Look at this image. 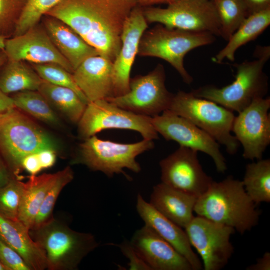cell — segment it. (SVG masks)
Returning a JSON list of instances; mask_svg holds the SVG:
<instances>
[{
  "label": "cell",
  "mask_w": 270,
  "mask_h": 270,
  "mask_svg": "<svg viewBox=\"0 0 270 270\" xmlns=\"http://www.w3.org/2000/svg\"><path fill=\"white\" fill-rule=\"evenodd\" d=\"M152 123L158 133L166 140L174 141L180 146L204 153L213 160L218 172L224 173L226 170V160L220 144L188 120L166 110L152 117Z\"/></svg>",
  "instance_id": "cell-13"
},
{
  "label": "cell",
  "mask_w": 270,
  "mask_h": 270,
  "mask_svg": "<svg viewBox=\"0 0 270 270\" xmlns=\"http://www.w3.org/2000/svg\"><path fill=\"white\" fill-rule=\"evenodd\" d=\"M268 60L257 58L235 64L236 74L231 84L222 88L206 86L192 90L196 96L212 101L240 112L255 100L264 98L268 91V78L264 72Z\"/></svg>",
  "instance_id": "cell-6"
},
{
  "label": "cell",
  "mask_w": 270,
  "mask_h": 270,
  "mask_svg": "<svg viewBox=\"0 0 270 270\" xmlns=\"http://www.w3.org/2000/svg\"><path fill=\"white\" fill-rule=\"evenodd\" d=\"M79 136L84 140L106 129L132 130L144 139H158L152 117L134 114L106 100L89 102L78 122Z\"/></svg>",
  "instance_id": "cell-10"
},
{
  "label": "cell",
  "mask_w": 270,
  "mask_h": 270,
  "mask_svg": "<svg viewBox=\"0 0 270 270\" xmlns=\"http://www.w3.org/2000/svg\"><path fill=\"white\" fill-rule=\"evenodd\" d=\"M0 270H7L6 268L0 262Z\"/></svg>",
  "instance_id": "cell-48"
},
{
  "label": "cell",
  "mask_w": 270,
  "mask_h": 270,
  "mask_svg": "<svg viewBox=\"0 0 270 270\" xmlns=\"http://www.w3.org/2000/svg\"><path fill=\"white\" fill-rule=\"evenodd\" d=\"M244 190L258 206L270 202V160L248 164L242 180Z\"/></svg>",
  "instance_id": "cell-28"
},
{
  "label": "cell",
  "mask_w": 270,
  "mask_h": 270,
  "mask_svg": "<svg viewBox=\"0 0 270 270\" xmlns=\"http://www.w3.org/2000/svg\"><path fill=\"white\" fill-rule=\"evenodd\" d=\"M198 152L180 146L160 162L162 183L198 198L214 182L204 170Z\"/></svg>",
  "instance_id": "cell-15"
},
{
  "label": "cell",
  "mask_w": 270,
  "mask_h": 270,
  "mask_svg": "<svg viewBox=\"0 0 270 270\" xmlns=\"http://www.w3.org/2000/svg\"><path fill=\"white\" fill-rule=\"evenodd\" d=\"M59 147L52 136L16 108L0 114V154L14 178L21 180L25 157L46 149L57 152Z\"/></svg>",
  "instance_id": "cell-3"
},
{
  "label": "cell",
  "mask_w": 270,
  "mask_h": 270,
  "mask_svg": "<svg viewBox=\"0 0 270 270\" xmlns=\"http://www.w3.org/2000/svg\"><path fill=\"white\" fill-rule=\"evenodd\" d=\"M257 206L246 192L242 181L230 176L212 183L198 198L194 212L244 234L258 224L260 212Z\"/></svg>",
  "instance_id": "cell-2"
},
{
  "label": "cell",
  "mask_w": 270,
  "mask_h": 270,
  "mask_svg": "<svg viewBox=\"0 0 270 270\" xmlns=\"http://www.w3.org/2000/svg\"><path fill=\"white\" fill-rule=\"evenodd\" d=\"M30 234L44 250L50 270H76L99 246L92 234L74 231L55 220Z\"/></svg>",
  "instance_id": "cell-5"
},
{
  "label": "cell",
  "mask_w": 270,
  "mask_h": 270,
  "mask_svg": "<svg viewBox=\"0 0 270 270\" xmlns=\"http://www.w3.org/2000/svg\"><path fill=\"white\" fill-rule=\"evenodd\" d=\"M42 80L24 62L8 60L0 70V89L5 94L38 91Z\"/></svg>",
  "instance_id": "cell-27"
},
{
  "label": "cell",
  "mask_w": 270,
  "mask_h": 270,
  "mask_svg": "<svg viewBox=\"0 0 270 270\" xmlns=\"http://www.w3.org/2000/svg\"><path fill=\"white\" fill-rule=\"evenodd\" d=\"M216 36L208 32H194L170 28L159 24L145 32L138 46V55L157 58L168 62L190 84L193 78L184 67L186 56L195 48L210 45Z\"/></svg>",
  "instance_id": "cell-4"
},
{
  "label": "cell",
  "mask_w": 270,
  "mask_h": 270,
  "mask_svg": "<svg viewBox=\"0 0 270 270\" xmlns=\"http://www.w3.org/2000/svg\"><path fill=\"white\" fill-rule=\"evenodd\" d=\"M22 190L23 182L15 178L0 188V216L10 220H18Z\"/></svg>",
  "instance_id": "cell-34"
},
{
  "label": "cell",
  "mask_w": 270,
  "mask_h": 270,
  "mask_svg": "<svg viewBox=\"0 0 270 270\" xmlns=\"http://www.w3.org/2000/svg\"><path fill=\"white\" fill-rule=\"evenodd\" d=\"M214 2L220 18L221 37L228 41L249 16L244 0H215Z\"/></svg>",
  "instance_id": "cell-30"
},
{
  "label": "cell",
  "mask_w": 270,
  "mask_h": 270,
  "mask_svg": "<svg viewBox=\"0 0 270 270\" xmlns=\"http://www.w3.org/2000/svg\"><path fill=\"white\" fill-rule=\"evenodd\" d=\"M8 61V58L4 50L0 49V70Z\"/></svg>",
  "instance_id": "cell-46"
},
{
  "label": "cell",
  "mask_w": 270,
  "mask_h": 270,
  "mask_svg": "<svg viewBox=\"0 0 270 270\" xmlns=\"http://www.w3.org/2000/svg\"><path fill=\"white\" fill-rule=\"evenodd\" d=\"M0 262L7 270H32L20 254L0 238Z\"/></svg>",
  "instance_id": "cell-36"
},
{
  "label": "cell",
  "mask_w": 270,
  "mask_h": 270,
  "mask_svg": "<svg viewBox=\"0 0 270 270\" xmlns=\"http://www.w3.org/2000/svg\"><path fill=\"white\" fill-rule=\"evenodd\" d=\"M247 270H270V253L266 252L264 256L257 260L255 264L246 268Z\"/></svg>",
  "instance_id": "cell-42"
},
{
  "label": "cell",
  "mask_w": 270,
  "mask_h": 270,
  "mask_svg": "<svg viewBox=\"0 0 270 270\" xmlns=\"http://www.w3.org/2000/svg\"><path fill=\"white\" fill-rule=\"evenodd\" d=\"M22 166L31 176L36 175L42 170L38 153L25 157L22 161Z\"/></svg>",
  "instance_id": "cell-38"
},
{
  "label": "cell",
  "mask_w": 270,
  "mask_h": 270,
  "mask_svg": "<svg viewBox=\"0 0 270 270\" xmlns=\"http://www.w3.org/2000/svg\"><path fill=\"white\" fill-rule=\"evenodd\" d=\"M74 178V173L70 166L57 172L56 180L44 199L30 230H37L54 220L53 212L56 200L64 188Z\"/></svg>",
  "instance_id": "cell-31"
},
{
  "label": "cell",
  "mask_w": 270,
  "mask_h": 270,
  "mask_svg": "<svg viewBox=\"0 0 270 270\" xmlns=\"http://www.w3.org/2000/svg\"><path fill=\"white\" fill-rule=\"evenodd\" d=\"M138 5L142 6H150L157 4H170L178 0H136Z\"/></svg>",
  "instance_id": "cell-44"
},
{
  "label": "cell",
  "mask_w": 270,
  "mask_h": 270,
  "mask_svg": "<svg viewBox=\"0 0 270 270\" xmlns=\"http://www.w3.org/2000/svg\"><path fill=\"white\" fill-rule=\"evenodd\" d=\"M189 242L200 256L204 270H220L228 264L234 252L230 242L236 230L200 216L185 228Z\"/></svg>",
  "instance_id": "cell-12"
},
{
  "label": "cell",
  "mask_w": 270,
  "mask_h": 270,
  "mask_svg": "<svg viewBox=\"0 0 270 270\" xmlns=\"http://www.w3.org/2000/svg\"><path fill=\"white\" fill-rule=\"evenodd\" d=\"M130 242L152 270H193L184 256L146 224Z\"/></svg>",
  "instance_id": "cell-18"
},
{
  "label": "cell",
  "mask_w": 270,
  "mask_h": 270,
  "mask_svg": "<svg viewBox=\"0 0 270 270\" xmlns=\"http://www.w3.org/2000/svg\"><path fill=\"white\" fill-rule=\"evenodd\" d=\"M38 91L52 108L54 107L71 122L78 124L88 104L74 91L44 80Z\"/></svg>",
  "instance_id": "cell-26"
},
{
  "label": "cell",
  "mask_w": 270,
  "mask_h": 270,
  "mask_svg": "<svg viewBox=\"0 0 270 270\" xmlns=\"http://www.w3.org/2000/svg\"><path fill=\"white\" fill-rule=\"evenodd\" d=\"M72 74L89 102L114 96V66L110 60L100 55L90 57Z\"/></svg>",
  "instance_id": "cell-19"
},
{
  "label": "cell",
  "mask_w": 270,
  "mask_h": 270,
  "mask_svg": "<svg viewBox=\"0 0 270 270\" xmlns=\"http://www.w3.org/2000/svg\"><path fill=\"white\" fill-rule=\"evenodd\" d=\"M12 98L15 107L33 118L52 126H58L60 120L53 108L38 91L16 92Z\"/></svg>",
  "instance_id": "cell-29"
},
{
  "label": "cell",
  "mask_w": 270,
  "mask_h": 270,
  "mask_svg": "<svg viewBox=\"0 0 270 270\" xmlns=\"http://www.w3.org/2000/svg\"><path fill=\"white\" fill-rule=\"evenodd\" d=\"M30 230L20 220L0 215V238L20 254L32 270L48 269L46 252L32 238Z\"/></svg>",
  "instance_id": "cell-22"
},
{
  "label": "cell",
  "mask_w": 270,
  "mask_h": 270,
  "mask_svg": "<svg viewBox=\"0 0 270 270\" xmlns=\"http://www.w3.org/2000/svg\"><path fill=\"white\" fill-rule=\"evenodd\" d=\"M254 54L256 58H264L268 60L270 57V46H258Z\"/></svg>",
  "instance_id": "cell-45"
},
{
  "label": "cell",
  "mask_w": 270,
  "mask_h": 270,
  "mask_svg": "<svg viewBox=\"0 0 270 270\" xmlns=\"http://www.w3.org/2000/svg\"><path fill=\"white\" fill-rule=\"evenodd\" d=\"M148 23L174 29L208 32L221 37L220 18L214 2L209 0H178L166 8H143Z\"/></svg>",
  "instance_id": "cell-9"
},
{
  "label": "cell",
  "mask_w": 270,
  "mask_h": 270,
  "mask_svg": "<svg viewBox=\"0 0 270 270\" xmlns=\"http://www.w3.org/2000/svg\"><path fill=\"white\" fill-rule=\"evenodd\" d=\"M6 39V38L0 36V49H4Z\"/></svg>",
  "instance_id": "cell-47"
},
{
  "label": "cell",
  "mask_w": 270,
  "mask_h": 270,
  "mask_svg": "<svg viewBox=\"0 0 270 270\" xmlns=\"http://www.w3.org/2000/svg\"><path fill=\"white\" fill-rule=\"evenodd\" d=\"M42 170L52 167L56 158V152L51 149L42 150L38 153Z\"/></svg>",
  "instance_id": "cell-39"
},
{
  "label": "cell",
  "mask_w": 270,
  "mask_h": 270,
  "mask_svg": "<svg viewBox=\"0 0 270 270\" xmlns=\"http://www.w3.org/2000/svg\"><path fill=\"white\" fill-rule=\"evenodd\" d=\"M211 0V1H214V0Z\"/></svg>",
  "instance_id": "cell-49"
},
{
  "label": "cell",
  "mask_w": 270,
  "mask_h": 270,
  "mask_svg": "<svg viewBox=\"0 0 270 270\" xmlns=\"http://www.w3.org/2000/svg\"><path fill=\"white\" fill-rule=\"evenodd\" d=\"M79 144L74 162L86 166L91 170L100 172L108 177L124 174L128 169L139 173L141 166L136 158L139 155L153 149V140H144L130 144L104 140L96 135L84 140Z\"/></svg>",
  "instance_id": "cell-8"
},
{
  "label": "cell",
  "mask_w": 270,
  "mask_h": 270,
  "mask_svg": "<svg viewBox=\"0 0 270 270\" xmlns=\"http://www.w3.org/2000/svg\"><path fill=\"white\" fill-rule=\"evenodd\" d=\"M44 26L55 46L74 70L90 57L100 55L79 34L62 21L48 16Z\"/></svg>",
  "instance_id": "cell-21"
},
{
  "label": "cell",
  "mask_w": 270,
  "mask_h": 270,
  "mask_svg": "<svg viewBox=\"0 0 270 270\" xmlns=\"http://www.w3.org/2000/svg\"><path fill=\"white\" fill-rule=\"evenodd\" d=\"M270 98L255 100L235 116L232 132L243 147L246 160L262 159L270 144Z\"/></svg>",
  "instance_id": "cell-14"
},
{
  "label": "cell",
  "mask_w": 270,
  "mask_h": 270,
  "mask_svg": "<svg viewBox=\"0 0 270 270\" xmlns=\"http://www.w3.org/2000/svg\"><path fill=\"white\" fill-rule=\"evenodd\" d=\"M57 176L55 174L30 176L23 182V190L18 211V220L32 230L44 199Z\"/></svg>",
  "instance_id": "cell-24"
},
{
  "label": "cell",
  "mask_w": 270,
  "mask_h": 270,
  "mask_svg": "<svg viewBox=\"0 0 270 270\" xmlns=\"http://www.w3.org/2000/svg\"><path fill=\"white\" fill-rule=\"evenodd\" d=\"M137 6L136 0H60L46 15L68 25L114 62L121 48L124 24Z\"/></svg>",
  "instance_id": "cell-1"
},
{
  "label": "cell",
  "mask_w": 270,
  "mask_h": 270,
  "mask_svg": "<svg viewBox=\"0 0 270 270\" xmlns=\"http://www.w3.org/2000/svg\"><path fill=\"white\" fill-rule=\"evenodd\" d=\"M137 212L144 222L160 237L172 246L190 263L193 270H200L202 264L192 249L187 234L182 228L164 216L139 194L137 197Z\"/></svg>",
  "instance_id": "cell-20"
},
{
  "label": "cell",
  "mask_w": 270,
  "mask_h": 270,
  "mask_svg": "<svg viewBox=\"0 0 270 270\" xmlns=\"http://www.w3.org/2000/svg\"><path fill=\"white\" fill-rule=\"evenodd\" d=\"M270 24V8L249 15L228 41V44L214 57L221 64L226 59L235 60L236 51L242 46L256 40Z\"/></svg>",
  "instance_id": "cell-25"
},
{
  "label": "cell",
  "mask_w": 270,
  "mask_h": 270,
  "mask_svg": "<svg viewBox=\"0 0 270 270\" xmlns=\"http://www.w3.org/2000/svg\"><path fill=\"white\" fill-rule=\"evenodd\" d=\"M27 0H0V36H12Z\"/></svg>",
  "instance_id": "cell-35"
},
{
  "label": "cell",
  "mask_w": 270,
  "mask_h": 270,
  "mask_svg": "<svg viewBox=\"0 0 270 270\" xmlns=\"http://www.w3.org/2000/svg\"><path fill=\"white\" fill-rule=\"evenodd\" d=\"M118 247L129 260L128 266L131 270H152L133 247L130 242L124 241Z\"/></svg>",
  "instance_id": "cell-37"
},
{
  "label": "cell",
  "mask_w": 270,
  "mask_h": 270,
  "mask_svg": "<svg viewBox=\"0 0 270 270\" xmlns=\"http://www.w3.org/2000/svg\"><path fill=\"white\" fill-rule=\"evenodd\" d=\"M15 107L14 100L0 89V114Z\"/></svg>",
  "instance_id": "cell-43"
},
{
  "label": "cell",
  "mask_w": 270,
  "mask_h": 270,
  "mask_svg": "<svg viewBox=\"0 0 270 270\" xmlns=\"http://www.w3.org/2000/svg\"><path fill=\"white\" fill-rule=\"evenodd\" d=\"M166 79L164 66L158 64L148 74L130 78L128 93L106 100L134 114L154 117L168 110L174 96L167 90Z\"/></svg>",
  "instance_id": "cell-11"
},
{
  "label": "cell",
  "mask_w": 270,
  "mask_h": 270,
  "mask_svg": "<svg viewBox=\"0 0 270 270\" xmlns=\"http://www.w3.org/2000/svg\"><path fill=\"white\" fill-rule=\"evenodd\" d=\"M60 0H27L12 37L20 36L38 24L42 18Z\"/></svg>",
  "instance_id": "cell-33"
},
{
  "label": "cell",
  "mask_w": 270,
  "mask_h": 270,
  "mask_svg": "<svg viewBox=\"0 0 270 270\" xmlns=\"http://www.w3.org/2000/svg\"><path fill=\"white\" fill-rule=\"evenodd\" d=\"M14 177L0 154V188L6 185Z\"/></svg>",
  "instance_id": "cell-41"
},
{
  "label": "cell",
  "mask_w": 270,
  "mask_h": 270,
  "mask_svg": "<svg viewBox=\"0 0 270 270\" xmlns=\"http://www.w3.org/2000/svg\"><path fill=\"white\" fill-rule=\"evenodd\" d=\"M168 110L188 120L206 132L228 153L235 154L240 143L232 135L233 112L216 102L180 90L174 94Z\"/></svg>",
  "instance_id": "cell-7"
},
{
  "label": "cell",
  "mask_w": 270,
  "mask_h": 270,
  "mask_svg": "<svg viewBox=\"0 0 270 270\" xmlns=\"http://www.w3.org/2000/svg\"><path fill=\"white\" fill-rule=\"evenodd\" d=\"M30 64L42 80L56 86L72 89L84 102L86 104L89 103L76 84L73 74L63 67L54 64Z\"/></svg>",
  "instance_id": "cell-32"
},
{
  "label": "cell",
  "mask_w": 270,
  "mask_h": 270,
  "mask_svg": "<svg viewBox=\"0 0 270 270\" xmlns=\"http://www.w3.org/2000/svg\"><path fill=\"white\" fill-rule=\"evenodd\" d=\"M248 14L270 8V0H244Z\"/></svg>",
  "instance_id": "cell-40"
},
{
  "label": "cell",
  "mask_w": 270,
  "mask_h": 270,
  "mask_svg": "<svg viewBox=\"0 0 270 270\" xmlns=\"http://www.w3.org/2000/svg\"><path fill=\"white\" fill-rule=\"evenodd\" d=\"M198 198L162 182L156 186L149 202L156 210L182 228L194 217Z\"/></svg>",
  "instance_id": "cell-23"
},
{
  "label": "cell",
  "mask_w": 270,
  "mask_h": 270,
  "mask_svg": "<svg viewBox=\"0 0 270 270\" xmlns=\"http://www.w3.org/2000/svg\"><path fill=\"white\" fill-rule=\"evenodd\" d=\"M4 50L8 60L30 64H54L73 74L74 70L60 52L44 26L38 24L24 34L6 38Z\"/></svg>",
  "instance_id": "cell-16"
},
{
  "label": "cell",
  "mask_w": 270,
  "mask_h": 270,
  "mask_svg": "<svg viewBox=\"0 0 270 270\" xmlns=\"http://www.w3.org/2000/svg\"><path fill=\"white\" fill-rule=\"evenodd\" d=\"M143 8L137 6L126 21L121 36L120 50L113 62L114 96H119L130 90V72L140 39L148 28Z\"/></svg>",
  "instance_id": "cell-17"
}]
</instances>
